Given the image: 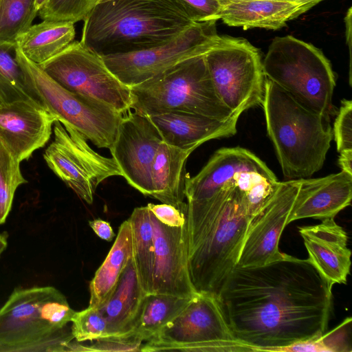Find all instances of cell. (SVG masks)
I'll return each instance as SVG.
<instances>
[{
	"mask_svg": "<svg viewBox=\"0 0 352 352\" xmlns=\"http://www.w3.org/2000/svg\"><path fill=\"white\" fill-rule=\"evenodd\" d=\"M331 289L307 259L286 254L263 265H236L217 298L236 338L253 352H277L327 331Z\"/></svg>",
	"mask_w": 352,
	"mask_h": 352,
	"instance_id": "obj_1",
	"label": "cell"
},
{
	"mask_svg": "<svg viewBox=\"0 0 352 352\" xmlns=\"http://www.w3.org/2000/svg\"><path fill=\"white\" fill-rule=\"evenodd\" d=\"M80 42L100 56L165 44L195 22L179 0H110L83 21Z\"/></svg>",
	"mask_w": 352,
	"mask_h": 352,
	"instance_id": "obj_2",
	"label": "cell"
},
{
	"mask_svg": "<svg viewBox=\"0 0 352 352\" xmlns=\"http://www.w3.org/2000/svg\"><path fill=\"white\" fill-rule=\"evenodd\" d=\"M278 184L274 173L250 151L239 146L218 149L196 175H185L188 227L201 228L236 186L244 194L248 213L252 217L272 197Z\"/></svg>",
	"mask_w": 352,
	"mask_h": 352,
	"instance_id": "obj_3",
	"label": "cell"
},
{
	"mask_svg": "<svg viewBox=\"0 0 352 352\" xmlns=\"http://www.w3.org/2000/svg\"><path fill=\"white\" fill-rule=\"evenodd\" d=\"M261 106L285 178H309L319 171L333 140L331 118L305 108L266 78Z\"/></svg>",
	"mask_w": 352,
	"mask_h": 352,
	"instance_id": "obj_4",
	"label": "cell"
},
{
	"mask_svg": "<svg viewBox=\"0 0 352 352\" xmlns=\"http://www.w3.org/2000/svg\"><path fill=\"white\" fill-rule=\"evenodd\" d=\"M75 313L52 286L15 288L0 308V352H63Z\"/></svg>",
	"mask_w": 352,
	"mask_h": 352,
	"instance_id": "obj_5",
	"label": "cell"
},
{
	"mask_svg": "<svg viewBox=\"0 0 352 352\" xmlns=\"http://www.w3.org/2000/svg\"><path fill=\"white\" fill-rule=\"evenodd\" d=\"M266 78L305 108L331 119L336 75L329 60L311 43L292 35L275 37L263 60Z\"/></svg>",
	"mask_w": 352,
	"mask_h": 352,
	"instance_id": "obj_6",
	"label": "cell"
},
{
	"mask_svg": "<svg viewBox=\"0 0 352 352\" xmlns=\"http://www.w3.org/2000/svg\"><path fill=\"white\" fill-rule=\"evenodd\" d=\"M204 56L187 59L131 87V109L146 116L182 111L218 120L238 114L233 113L219 98Z\"/></svg>",
	"mask_w": 352,
	"mask_h": 352,
	"instance_id": "obj_7",
	"label": "cell"
},
{
	"mask_svg": "<svg viewBox=\"0 0 352 352\" xmlns=\"http://www.w3.org/2000/svg\"><path fill=\"white\" fill-rule=\"evenodd\" d=\"M32 94L65 127L78 131L98 148L111 149L124 114L95 98L71 92L14 47Z\"/></svg>",
	"mask_w": 352,
	"mask_h": 352,
	"instance_id": "obj_8",
	"label": "cell"
},
{
	"mask_svg": "<svg viewBox=\"0 0 352 352\" xmlns=\"http://www.w3.org/2000/svg\"><path fill=\"white\" fill-rule=\"evenodd\" d=\"M250 219L244 194L236 186L205 238L188 256L190 278L198 292L217 296L237 265Z\"/></svg>",
	"mask_w": 352,
	"mask_h": 352,
	"instance_id": "obj_9",
	"label": "cell"
},
{
	"mask_svg": "<svg viewBox=\"0 0 352 352\" xmlns=\"http://www.w3.org/2000/svg\"><path fill=\"white\" fill-rule=\"evenodd\" d=\"M145 342L140 351H252L232 333L217 296L202 292Z\"/></svg>",
	"mask_w": 352,
	"mask_h": 352,
	"instance_id": "obj_10",
	"label": "cell"
},
{
	"mask_svg": "<svg viewBox=\"0 0 352 352\" xmlns=\"http://www.w3.org/2000/svg\"><path fill=\"white\" fill-rule=\"evenodd\" d=\"M204 57L219 98L233 113L261 105L265 76L258 48L243 38L219 35Z\"/></svg>",
	"mask_w": 352,
	"mask_h": 352,
	"instance_id": "obj_11",
	"label": "cell"
},
{
	"mask_svg": "<svg viewBox=\"0 0 352 352\" xmlns=\"http://www.w3.org/2000/svg\"><path fill=\"white\" fill-rule=\"evenodd\" d=\"M216 22H195L170 41L147 50L100 56L111 73L131 88L187 59L206 54L219 36Z\"/></svg>",
	"mask_w": 352,
	"mask_h": 352,
	"instance_id": "obj_12",
	"label": "cell"
},
{
	"mask_svg": "<svg viewBox=\"0 0 352 352\" xmlns=\"http://www.w3.org/2000/svg\"><path fill=\"white\" fill-rule=\"evenodd\" d=\"M67 90L98 100L118 112L131 111V88L109 69L102 57L80 41L38 65Z\"/></svg>",
	"mask_w": 352,
	"mask_h": 352,
	"instance_id": "obj_13",
	"label": "cell"
},
{
	"mask_svg": "<svg viewBox=\"0 0 352 352\" xmlns=\"http://www.w3.org/2000/svg\"><path fill=\"white\" fill-rule=\"evenodd\" d=\"M54 138L45 149L48 167L81 199L91 204L98 185L113 176H122L113 157L93 150L87 140L71 127L54 122Z\"/></svg>",
	"mask_w": 352,
	"mask_h": 352,
	"instance_id": "obj_14",
	"label": "cell"
},
{
	"mask_svg": "<svg viewBox=\"0 0 352 352\" xmlns=\"http://www.w3.org/2000/svg\"><path fill=\"white\" fill-rule=\"evenodd\" d=\"M300 185V179L279 182L272 197L250 218L237 266H260L285 256L279 250V241Z\"/></svg>",
	"mask_w": 352,
	"mask_h": 352,
	"instance_id": "obj_15",
	"label": "cell"
},
{
	"mask_svg": "<svg viewBox=\"0 0 352 352\" xmlns=\"http://www.w3.org/2000/svg\"><path fill=\"white\" fill-rule=\"evenodd\" d=\"M162 138L150 118L123 115L111 151L128 184L145 196L152 192L151 168Z\"/></svg>",
	"mask_w": 352,
	"mask_h": 352,
	"instance_id": "obj_16",
	"label": "cell"
},
{
	"mask_svg": "<svg viewBox=\"0 0 352 352\" xmlns=\"http://www.w3.org/2000/svg\"><path fill=\"white\" fill-rule=\"evenodd\" d=\"M151 218L154 238L151 293L195 297L199 292L190 278L187 223L170 227L161 223L151 212Z\"/></svg>",
	"mask_w": 352,
	"mask_h": 352,
	"instance_id": "obj_17",
	"label": "cell"
},
{
	"mask_svg": "<svg viewBox=\"0 0 352 352\" xmlns=\"http://www.w3.org/2000/svg\"><path fill=\"white\" fill-rule=\"evenodd\" d=\"M55 121L33 98L0 105V139L21 162L47 143Z\"/></svg>",
	"mask_w": 352,
	"mask_h": 352,
	"instance_id": "obj_18",
	"label": "cell"
},
{
	"mask_svg": "<svg viewBox=\"0 0 352 352\" xmlns=\"http://www.w3.org/2000/svg\"><path fill=\"white\" fill-rule=\"evenodd\" d=\"M308 253L309 262L332 287L346 284L351 269V250L348 236L334 218L321 220L315 226L298 227Z\"/></svg>",
	"mask_w": 352,
	"mask_h": 352,
	"instance_id": "obj_19",
	"label": "cell"
},
{
	"mask_svg": "<svg viewBox=\"0 0 352 352\" xmlns=\"http://www.w3.org/2000/svg\"><path fill=\"white\" fill-rule=\"evenodd\" d=\"M239 116L234 114L226 120H218L197 113L171 111L148 117L158 130L163 142L195 151L207 141L235 135Z\"/></svg>",
	"mask_w": 352,
	"mask_h": 352,
	"instance_id": "obj_20",
	"label": "cell"
},
{
	"mask_svg": "<svg viewBox=\"0 0 352 352\" xmlns=\"http://www.w3.org/2000/svg\"><path fill=\"white\" fill-rule=\"evenodd\" d=\"M300 182L288 224L305 218H334L351 205L352 174L341 170L322 177L300 179Z\"/></svg>",
	"mask_w": 352,
	"mask_h": 352,
	"instance_id": "obj_21",
	"label": "cell"
},
{
	"mask_svg": "<svg viewBox=\"0 0 352 352\" xmlns=\"http://www.w3.org/2000/svg\"><path fill=\"white\" fill-rule=\"evenodd\" d=\"M316 1L295 2L280 0H238L221 5L218 20L243 30H278L317 5Z\"/></svg>",
	"mask_w": 352,
	"mask_h": 352,
	"instance_id": "obj_22",
	"label": "cell"
},
{
	"mask_svg": "<svg viewBox=\"0 0 352 352\" xmlns=\"http://www.w3.org/2000/svg\"><path fill=\"white\" fill-rule=\"evenodd\" d=\"M192 150H184L162 142L151 168V197L186 211L184 201L185 164Z\"/></svg>",
	"mask_w": 352,
	"mask_h": 352,
	"instance_id": "obj_23",
	"label": "cell"
},
{
	"mask_svg": "<svg viewBox=\"0 0 352 352\" xmlns=\"http://www.w3.org/2000/svg\"><path fill=\"white\" fill-rule=\"evenodd\" d=\"M145 295L132 258L111 296L100 307L107 322L109 336L124 335L131 329Z\"/></svg>",
	"mask_w": 352,
	"mask_h": 352,
	"instance_id": "obj_24",
	"label": "cell"
},
{
	"mask_svg": "<svg viewBox=\"0 0 352 352\" xmlns=\"http://www.w3.org/2000/svg\"><path fill=\"white\" fill-rule=\"evenodd\" d=\"M75 34L73 23L43 20L21 34L14 47L31 61L41 65L64 50L74 41Z\"/></svg>",
	"mask_w": 352,
	"mask_h": 352,
	"instance_id": "obj_25",
	"label": "cell"
},
{
	"mask_svg": "<svg viewBox=\"0 0 352 352\" xmlns=\"http://www.w3.org/2000/svg\"><path fill=\"white\" fill-rule=\"evenodd\" d=\"M133 255L132 230L127 219L120 225L110 251L90 282L89 307L100 308L106 303Z\"/></svg>",
	"mask_w": 352,
	"mask_h": 352,
	"instance_id": "obj_26",
	"label": "cell"
},
{
	"mask_svg": "<svg viewBox=\"0 0 352 352\" xmlns=\"http://www.w3.org/2000/svg\"><path fill=\"white\" fill-rule=\"evenodd\" d=\"M192 298L155 293L146 294L131 329L124 335L146 341L178 316Z\"/></svg>",
	"mask_w": 352,
	"mask_h": 352,
	"instance_id": "obj_27",
	"label": "cell"
},
{
	"mask_svg": "<svg viewBox=\"0 0 352 352\" xmlns=\"http://www.w3.org/2000/svg\"><path fill=\"white\" fill-rule=\"evenodd\" d=\"M133 258L140 285L146 294L151 293L154 262L153 228L148 206L134 208L130 217Z\"/></svg>",
	"mask_w": 352,
	"mask_h": 352,
	"instance_id": "obj_28",
	"label": "cell"
},
{
	"mask_svg": "<svg viewBox=\"0 0 352 352\" xmlns=\"http://www.w3.org/2000/svg\"><path fill=\"white\" fill-rule=\"evenodd\" d=\"M35 0H0V43L14 47L16 38L38 14Z\"/></svg>",
	"mask_w": 352,
	"mask_h": 352,
	"instance_id": "obj_29",
	"label": "cell"
},
{
	"mask_svg": "<svg viewBox=\"0 0 352 352\" xmlns=\"http://www.w3.org/2000/svg\"><path fill=\"white\" fill-rule=\"evenodd\" d=\"M31 98L14 47L0 43V105Z\"/></svg>",
	"mask_w": 352,
	"mask_h": 352,
	"instance_id": "obj_30",
	"label": "cell"
},
{
	"mask_svg": "<svg viewBox=\"0 0 352 352\" xmlns=\"http://www.w3.org/2000/svg\"><path fill=\"white\" fill-rule=\"evenodd\" d=\"M351 321L347 317L332 330L280 348L277 352H351Z\"/></svg>",
	"mask_w": 352,
	"mask_h": 352,
	"instance_id": "obj_31",
	"label": "cell"
},
{
	"mask_svg": "<svg viewBox=\"0 0 352 352\" xmlns=\"http://www.w3.org/2000/svg\"><path fill=\"white\" fill-rule=\"evenodd\" d=\"M20 162L0 139V225L11 210L17 188L28 182L22 175Z\"/></svg>",
	"mask_w": 352,
	"mask_h": 352,
	"instance_id": "obj_32",
	"label": "cell"
},
{
	"mask_svg": "<svg viewBox=\"0 0 352 352\" xmlns=\"http://www.w3.org/2000/svg\"><path fill=\"white\" fill-rule=\"evenodd\" d=\"M100 0H47L38 14L42 20L71 22L84 21Z\"/></svg>",
	"mask_w": 352,
	"mask_h": 352,
	"instance_id": "obj_33",
	"label": "cell"
},
{
	"mask_svg": "<svg viewBox=\"0 0 352 352\" xmlns=\"http://www.w3.org/2000/svg\"><path fill=\"white\" fill-rule=\"evenodd\" d=\"M71 322L74 340L79 342L109 336L107 322L100 308L88 307L75 311Z\"/></svg>",
	"mask_w": 352,
	"mask_h": 352,
	"instance_id": "obj_34",
	"label": "cell"
},
{
	"mask_svg": "<svg viewBox=\"0 0 352 352\" xmlns=\"http://www.w3.org/2000/svg\"><path fill=\"white\" fill-rule=\"evenodd\" d=\"M88 344H82L75 340L70 342L67 351H140L142 341L124 335L100 338Z\"/></svg>",
	"mask_w": 352,
	"mask_h": 352,
	"instance_id": "obj_35",
	"label": "cell"
},
{
	"mask_svg": "<svg viewBox=\"0 0 352 352\" xmlns=\"http://www.w3.org/2000/svg\"><path fill=\"white\" fill-rule=\"evenodd\" d=\"M336 116L332 131L337 151L352 152V101L342 99Z\"/></svg>",
	"mask_w": 352,
	"mask_h": 352,
	"instance_id": "obj_36",
	"label": "cell"
},
{
	"mask_svg": "<svg viewBox=\"0 0 352 352\" xmlns=\"http://www.w3.org/2000/svg\"><path fill=\"white\" fill-rule=\"evenodd\" d=\"M195 22L218 20L221 4L218 0H179Z\"/></svg>",
	"mask_w": 352,
	"mask_h": 352,
	"instance_id": "obj_37",
	"label": "cell"
},
{
	"mask_svg": "<svg viewBox=\"0 0 352 352\" xmlns=\"http://www.w3.org/2000/svg\"><path fill=\"white\" fill-rule=\"evenodd\" d=\"M147 206L153 215L164 225L179 227L187 223L186 211H182L172 205L149 203Z\"/></svg>",
	"mask_w": 352,
	"mask_h": 352,
	"instance_id": "obj_38",
	"label": "cell"
},
{
	"mask_svg": "<svg viewBox=\"0 0 352 352\" xmlns=\"http://www.w3.org/2000/svg\"><path fill=\"white\" fill-rule=\"evenodd\" d=\"M89 225L100 239L111 241L115 236L110 223L104 220L97 219L89 221Z\"/></svg>",
	"mask_w": 352,
	"mask_h": 352,
	"instance_id": "obj_39",
	"label": "cell"
},
{
	"mask_svg": "<svg viewBox=\"0 0 352 352\" xmlns=\"http://www.w3.org/2000/svg\"><path fill=\"white\" fill-rule=\"evenodd\" d=\"M351 7H350L346 12L344 18L345 27H346V41L349 47V85H351V17H352Z\"/></svg>",
	"mask_w": 352,
	"mask_h": 352,
	"instance_id": "obj_40",
	"label": "cell"
},
{
	"mask_svg": "<svg viewBox=\"0 0 352 352\" xmlns=\"http://www.w3.org/2000/svg\"><path fill=\"white\" fill-rule=\"evenodd\" d=\"M338 164L342 170L352 174V152L340 153Z\"/></svg>",
	"mask_w": 352,
	"mask_h": 352,
	"instance_id": "obj_41",
	"label": "cell"
},
{
	"mask_svg": "<svg viewBox=\"0 0 352 352\" xmlns=\"http://www.w3.org/2000/svg\"><path fill=\"white\" fill-rule=\"evenodd\" d=\"M8 246V240L6 233H0V256L4 252Z\"/></svg>",
	"mask_w": 352,
	"mask_h": 352,
	"instance_id": "obj_42",
	"label": "cell"
},
{
	"mask_svg": "<svg viewBox=\"0 0 352 352\" xmlns=\"http://www.w3.org/2000/svg\"><path fill=\"white\" fill-rule=\"evenodd\" d=\"M220 4H223L229 1H238V0H218ZM280 1H295V2H309V1H316L320 3L324 0H280Z\"/></svg>",
	"mask_w": 352,
	"mask_h": 352,
	"instance_id": "obj_43",
	"label": "cell"
},
{
	"mask_svg": "<svg viewBox=\"0 0 352 352\" xmlns=\"http://www.w3.org/2000/svg\"><path fill=\"white\" fill-rule=\"evenodd\" d=\"M47 0H35L36 8L39 11V10L46 3Z\"/></svg>",
	"mask_w": 352,
	"mask_h": 352,
	"instance_id": "obj_44",
	"label": "cell"
},
{
	"mask_svg": "<svg viewBox=\"0 0 352 352\" xmlns=\"http://www.w3.org/2000/svg\"><path fill=\"white\" fill-rule=\"evenodd\" d=\"M110 1V0H100V1H99V3H100V2H103V1Z\"/></svg>",
	"mask_w": 352,
	"mask_h": 352,
	"instance_id": "obj_45",
	"label": "cell"
}]
</instances>
